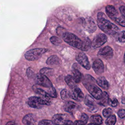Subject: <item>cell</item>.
<instances>
[{
    "mask_svg": "<svg viewBox=\"0 0 125 125\" xmlns=\"http://www.w3.org/2000/svg\"><path fill=\"white\" fill-rule=\"evenodd\" d=\"M83 41L82 50L87 51L91 45V42L88 38H85Z\"/></svg>",
    "mask_w": 125,
    "mask_h": 125,
    "instance_id": "484cf974",
    "label": "cell"
},
{
    "mask_svg": "<svg viewBox=\"0 0 125 125\" xmlns=\"http://www.w3.org/2000/svg\"><path fill=\"white\" fill-rule=\"evenodd\" d=\"M105 15L102 12L97 15V23L99 27L104 32L109 35L117 34L119 28L114 24L107 20Z\"/></svg>",
    "mask_w": 125,
    "mask_h": 125,
    "instance_id": "6da1fadb",
    "label": "cell"
},
{
    "mask_svg": "<svg viewBox=\"0 0 125 125\" xmlns=\"http://www.w3.org/2000/svg\"><path fill=\"white\" fill-rule=\"evenodd\" d=\"M125 31H123L122 32H121L119 34L116 35V40L120 42H124L125 41Z\"/></svg>",
    "mask_w": 125,
    "mask_h": 125,
    "instance_id": "f1b7e54d",
    "label": "cell"
},
{
    "mask_svg": "<svg viewBox=\"0 0 125 125\" xmlns=\"http://www.w3.org/2000/svg\"><path fill=\"white\" fill-rule=\"evenodd\" d=\"M77 108V104L72 101L67 102L64 105V110L67 112L72 113Z\"/></svg>",
    "mask_w": 125,
    "mask_h": 125,
    "instance_id": "d6986e66",
    "label": "cell"
},
{
    "mask_svg": "<svg viewBox=\"0 0 125 125\" xmlns=\"http://www.w3.org/2000/svg\"><path fill=\"white\" fill-rule=\"evenodd\" d=\"M118 115L121 118H124L125 116V111L124 109H120L118 112Z\"/></svg>",
    "mask_w": 125,
    "mask_h": 125,
    "instance_id": "8d00e7d4",
    "label": "cell"
},
{
    "mask_svg": "<svg viewBox=\"0 0 125 125\" xmlns=\"http://www.w3.org/2000/svg\"><path fill=\"white\" fill-rule=\"evenodd\" d=\"M87 125H96V124H95L94 123H90V124H88Z\"/></svg>",
    "mask_w": 125,
    "mask_h": 125,
    "instance_id": "b9f144b4",
    "label": "cell"
},
{
    "mask_svg": "<svg viewBox=\"0 0 125 125\" xmlns=\"http://www.w3.org/2000/svg\"><path fill=\"white\" fill-rule=\"evenodd\" d=\"M98 56L105 59H111L113 56V50L111 47L106 46L99 51Z\"/></svg>",
    "mask_w": 125,
    "mask_h": 125,
    "instance_id": "30bf717a",
    "label": "cell"
},
{
    "mask_svg": "<svg viewBox=\"0 0 125 125\" xmlns=\"http://www.w3.org/2000/svg\"><path fill=\"white\" fill-rule=\"evenodd\" d=\"M107 37L104 34H99L97 35L93 39L91 42L92 47L96 49L102 46L107 41Z\"/></svg>",
    "mask_w": 125,
    "mask_h": 125,
    "instance_id": "52a82bcc",
    "label": "cell"
},
{
    "mask_svg": "<svg viewBox=\"0 0 125 125\" xmlns=\"http://www.w3.org/2000/svg\"><path fill=\"white\" fill-rule=\"evenodd\" d=\"M125 17L122 16V15L121 17H118V18L115 21V22H117L119 25L122 26L123 27H125Z\"/></svg>",
    "mask_w": 125,
    "mask_h": 125,
    "instance_id": "1f68e13d",
    "label": "cell"
},
{
    "mask_svg": "<svg viewBox=\"0 0 125 125\" xmlns=\"http://www.w3.org/2000/svg\"><path fill=\"white\" fill-rule=\"evenodd\" d=\"M85 124L83 123L82 121H76L73 123V125H85Z\"/></svg>",
    "mask_w": 125,
    "mask_h": 125,
    "instance_id": "ab89813d",
    "label": "cell"
},
{
    "mask_svg": "<svg viewBox=\"0 0 125 125\" xmlns=\"http://www.w3.org/2000/svg\"><path fill=\"white\" fill-rule=\"evenodd\" d=\"M90 120L92 123L98 125L102 124L103 123V119L99 115H92L90 118Z\"/></svg>",
    "mask_w": 125,
    "mask_h": 125,
    "instance_id": "cb8c5ba5",
    "label": "cell"
},
{
    "mask_svg": "<svg viewBox=\"0 0 125 125\" xmlns=\"http://www.w3.org/2000/svg\"><path fill=\"white\" fill-rule=\"evenodd\" d=\"M92 68L98 75H100L104 71V65L103 62L100 59H95L92 64Z\"/></svg>",
    "mask_w": 125,
    "mask_h": 125,
    "instance_id": "7c38bea8",
    "label": "cell"
},
{
    "mask_svg": "<svg viewBox=\"0 0 125 125\" xmlns=\"http://www.w3.org/2000/svg\"><path fill=\"white\" fill-rule=\"evenodd\" d=\"M108 103L111 106L116 107L118 104V100L115 98L112 99L109 98L108 101Z\"/></svg>",
    "mask_w": 125,
    "mask_h": 125,
    "instance_id": "836d02e7",
    "label": "cell"
},
{
    "mask_svg": "<svg viewBox=\"0 0 125 125\" xmlns=\"http://www.w3.org/2000/svg\"><path fill=\"white\" fill-rule=\"evenodd\" d=\"M62 36L63 40L66 43L71 46L82 50L83 41L80 39L75 35L69 32H65L62 35Z\"/></svg>",
    "mask_w": 125,
    "mask_h": 125,
    "instance_id": "7a4b0ae2",
    "label": "cell"
},
{
    "mask_svg": "<svg viewBox=\"0 0 125 125\" xmlns=\"http://www.w3.org/2000/svg\"><path fill=\"white\" fill-rule=\"evenodd\" d=\"M120 11L121 12L122 15L125 17V6L124 5L121 6L120 7Z\"/></svg>",
    "mask_w": 125,
    "mask_h": 125,
    "instance_id": "f35d334b",
    "label": "cell"
},
{
    "mask_svg": "<svg viewBox=\"0 0 125 125\" xmlns=\"http://www.w3.org/2000/svg\"><path fill=\"white\" fill-rule=\"evenodd\" d=\"M50 40L52 44L56 45H59L62 42L61 40L56 36H52V37L50 38Z\"/></svg>",
    "mask_w": 125,
    "mask_h": 125,
    "instance_id": "f546056e",
    "label": "cell"
},
{
    "mask_svg": "<svg viewBox=\"0 0 125 125\" xmlns=\"http://www.w3.org/2000/svg\"><path fill=\"white\" fill-rule=\"evenodd\" d=\"M72 74H73V78L75 82L76 83H79L82 78V75L79 70L76 68L75 67H73V70H72Z\"/></svg>",
    "mask_w": 125,
    "mask_h": 125,
    "instance_id": "ffe728a7",
    "label": "cell"
},
{
    "mask_svg": "<svg viewBox=\"0 0 125 125\" xmlns=\"http://www.w3.org/2000/svg\"><path fill=\"white\" fill-rule=\"evenodd\" d=\"M93 98L89 95H87L84 99V104L87 105L89 109L92 111H95L96 106Z\"/></svg>",
    "mask_w": 125,
    "mask_h": 125,
    "instance_id": "e0dca14e",
    "label": "cell"
},
{
    "mask_svg": "<svg viewBox=\"0 0 125 125\" xmlns=\"http://www.w3.org/2000/svg\"><path fill=\"white\" fill-rule=\"evenodd\" d=\"M105 12L107 16L112 20L115 21L118 18V13L115 8L112 5H107L105 7Z\"/></svg>",
    "mask_w": 125,
    "mask_h": 125,
    "instance_id": "5bb4252c",
    "label": "cell"
},
{
    "mask_svg": "<svg viewBox=\"0 0 125 125\" xmlns=\"http://www.w3.org/2000/svg\"><path fill=\"white\" fill-rule=\"evenodd\" d=\"M95 83H86L84 84V85L93 97L97 100H99L103 95V92Z\"/></svg>",
    "mask_w": 125,
    "mask_h": 125,
    "instance_id": "5b68a950",
    "label": "cell"
},
{
    "mask_svg": "<svg viewBox=\"0 0 125 125\" xmlns=\"http://www.w3.org/2000/svg\"><path fill=\"white\" fill-rule=\"evenodd\" d=\"M26 74H27V75L28 77L30 78V77H33V76H34V72L32 70V69L31 68H28L27 69V72H26Z\"/></svg>",
    "mask_w": 125,
    "mask_h": 125,
    "instance_id": "74e56055",
    "label": "cell"
},
{
    "mask_svg": "<svg viewBox=\"0 0 125 125\" xmlns=\"http://www.w3.org/2000/svg\"><path fill=\"white\" fill-rule=\"evenodd\" d=\"M77 61L84 68L89 70L90 68V64L86 55L82 52L78 53L76 57Z\"/></svg>",
    "mask_w": 125,
    "mask_h": 125,
    "instance_id": "9c48e42d",
    "label": "cell"
},
{
    "mask_svg": "<svg viewBox=\"0 0 125 125\" xmlns=\"http://www.w3.org/2000/svg\"><path fill=\"white\" fill-rule=\"evenodd\" d=\"M48 95L52 98H56L57 97V92L55 88L52 86V87L48 88V90L47 92Z\"/></svg>",
    "mask_w": 125,
    "mask_h": 125,
    "instance_id": "83f0119b",
    "label": "cell"
},
{
    "mask_svg": "<svg viewBox=\"0 0 125 125\" xmlns=\"http://www.w3.org/2000/svg\"><path fill=\"white\" fill-rule=\"evenodd\" d=\"M113 111L110 108H106L103 110V115L104 117L107 118L112 115Z\"/></svg>",
    "mask_w": 125,
    "mask_h": 125,
    "instance_id": "4dcf8cb0",
    "label": "cell"
},
{
    "mask_svg": "<svg viewBox=\"0 0 125 125\" xmlns=\"http://www.w3.org/2000/svg\"><path fill=\"white\" fill-rule=\"evenodd\" d=\"M52 121L49 120H42L38 124V125H53Z\"/></svg>",
    "mask_w": 125,
    "mask_h": 125,
    "instance_id": "e575fe53",
    "label": "cell"
},
{
    "mask_svg": "<svg viewBox=\"0 0 125 125\" xmlns=\"http://www.w3.org/2000/svg\"><path fill=\"white\" fill-rule=\"evenodd\" d=\"M69 95L72 99L78 102L82 101L84 98L83 92L77 86L71 88V91L69 92Z\"/></svg>",
    "mask_w": 125,
    "mask_h": 125,
    "instance_id": "ba28073f",
    "label": "cell"
},
{
    "mask_svg": "<svg viewBox=\"0 0 125 125\" xmlns=\"http://www.w3.org/2000/svg\"><path fill=\"white\" fill-rule=\"evenodd\" d=\"M15 125V122L14 121H9L5 125Z\"/></svg>",
    "mask_w": 125,
    "mask_h": 125,
    "instance_id": "60d3db41",
    "label": "cell"
},
{
    "mask_svg": "<svg viewBox=\"0 0 125 125\" xmlns=\"http://www.w3.org/2000/svg\"><path fill=\"white\" fill-rule=\"evenodd\" d=\"M27 104L31 107L39 109L42 108L43 105H50L51 103V101L46 100L41 97L31 96L27 100Z\"/></svg>",
    "mask_w": 125,
    "mask_h": 125,
    "instance_id": "3957f363",
    "label": "cell"
},
{
    "mask_svg": "<svg viewBox=\"0 0 125 125\" xmlns=\"http://www.w3.org/2000/svg\"><path fill=\"white\" fill-rule=\"evenodd\" d=\"M65 81L67 84L71 88L76 86V83H75L73 77L70 75H68L65 77Z\"/></svg>",
    "mask_w": 125,
    "mask_h": 125,
    "instance_id": "603a6c76",
    "label": "cell"
},
{
    "mask_svg": "<svg viewBox=\"0 0 125 125\" xmlns=\"http://www.w3.org/2000/svg\"><path fill=\"white\" fill-rule=\"evenodd\" d=\"M108 95L107 93L106 92H104L103 93V95L100 99H99V101L98 102V104L103 105V106H105L108 103Z\"/></svg>",
    "mask_w": 125,
    "mask_h": 125,
    "instance_id": "7402d4cb",
    "label": "cell"
},
{
    "mask_svg": "<svg viewBox=\"0 0 125 125\" xmlns=\"http://www.w3.org/2000/svg\"><path fill=\"white\" fill-rule=\"evenodd\" d=\"M47 51V49L42 48L32 49L27 51L24 54V57L28 61H36L40 59L42 55Z\"/></svg>",
    "mask_w": 125,
    "mask_h": 125,
    "instance_id": "277c9868",
    "label": "cell"
},
{
    "mask_svg": "<svg viewBox=\"0 0 125 125\" xmlns=\"http://www.w3.org/2000/svg\"><path fill=\"white\" fill-rule=\"evenodd\" d=\"M35 81L37 84L48 88L53 86L52 83L47 76L41 74H38L36 76Z\"/></svg>",
    "mask_w": 125,
    "mask_h": 125,
    "instance_id": "8992f818",
    "label": "cell"
},
{
    "mask_svg": "<svg viewBox=\"0 0 125 125\" xmlns=\"http://www.w3.org/2000/svg\"><path fill=\"white\" fill-rule=\"evenodd\" d=\"M96 82L100 87L104 89H107L109 87L108 83L104 77L101 76L99 77Z\"/></svg>",
    "mask_w": 125,
    "mask_h": 125,
    "instance_id": "ac0fdd59",
    "label": "cell"
},
{
    "mask_svg": "<svg viewBox=\"0 0 125 125\" xmlns=\"http://www.w3.org/2000/svg\"><path fill=\"white\" fill-rule=\"evenodd\" d=\"M33 89L35 93H36L37 94L40 96V97L43 98L44 99H45L46 100L50 101V97L48 95L47 92H46L42 89L40 87H38L37 86L34 85L33 87Z\"/></svg>",
    "mask_w": 125,
    "mask_h": 125,
    "instance_id": "2e32d148",
    "label": "cell"
},
{
    "mask_svg": "<svg viewBox=\"0 0 125 125\" xmlns=\"http://www.w3.org/2000/svg\"><path fill=\"white\" fill-rule=\"evenodd\" d=\"M69 95V92L67 91V90L65 89H62L61 92V97L62 100H66L68 98Z\"/></svg>",
    "mask_w": 125,
    "mask_h": 125,
    "instance_id": "d6a6232c",
    "label": "cell"
},
{
    "mask_svg": "<svg viewBox=\"0 0 125 125\" xmlns=\"http://www.w3.org/2000/svg\"><path fill=\"white\" fill-rule=\"evenodd\" d=\"M67 115L62 114H55L52 119V122L55 125H64L67 120Z\"/></svg>",
    "mask_w": 125,
    "mask_h": 125,
    "instance_id": "4fadbf2b",
    "label": "cell"
},
{
    "mask_svg": "<svg viewBox=\"0 0 125 125\" xmlns=\"http://www.w3.org/2000/svg\"><path fill=\"white\" fill-rule=\"evenodd\" d=\"M60 62V59L56 55H52L49 57L46 62V63L48 65L59 64Z\"/></svg>",
    "mask_w": 125,
    "mask_h": 125,
    "instance_id": "44dd1931",
    "label": "cell"
},
{
    "mask_svg": "<svg viewBox=\"0 0 125 125\" xmlns=\"http://www.w3.org/2000/svg\"><path fill=\"white\" fill-rule=\"evenodd\" d=\"M123 104H124V98H123V102H122Z\"/></svg>",
    "mask_w": 125,
    "mask_h": 125,
    "instance_id": "7bdbcfd3",
    "label": "cell"
},
{
    "mask_svg": "<svg viewBox=\"0 0 125 125\" xmlns=\"http://www.w3.org/2000/svg\"><path fill=\"white\" fill-rule=\"evenodd\" d=\"M116 122V117L114 115H111L108 117L106 119L105 123L106 125H115Z\"/></svg>",
    "mask_w": 125,
    "mask_h": 125,
    "instance_id": "d4e9b609",
    "label": "cell"
},
{
    "mask_svg": "<svg viewBox=\"0 0 125 125\" xmlns=\"http://www.w3.org/2000/svg\"><path fill=\"white\" fill-rule=\"evenodd\" d=\"M83 26L85 29L89 33H92L96 30V25L92 19L90 17L86 18L83 22Z\"/></svg>",
    "mask_w": 125,
    "mask_h": 125,
    "instance_id": "8fae6325",
    "label": "cell"
},
{
    "mask_svg": "<svg viewBox=\"0 0 125 125\" xmlns=\"http://www.w3.org/2000/svg\"><path fill=\"white\" fill-rule=\"evenodd\" d=\"M53 72V69L50 68H43L40 70V74L45 76H48L52 74Z\"/></svg>",
    "mask_w": 125,
    "mask_h": 125,
    "instance_id": "4316f807",
    "label": "cell"
},
{
    "mask_svg": "<svg viewBox=\"0 0 125 125\" xmlns=\"http://www.w3.org/2000/svg\"><path fill=\"white\" fill-rule=\"evenodd\" d=\"M88 117L86 114L83 113L82 114V115L81 116V121H82L83 123H84L85 124H86V123L88 121Z\"/></svg>",
    "mask_w": 125,
    "mask_h": 125,
    "instance_id": "d590c367",
    "label": "cell"
},
{
    "mask_svg": "<svg viewBox=\"0 0 125 125\" xmlns=\"http://www.w3.org/2000/svg\"><path fill=\"white\" fill-rule=\"evenodd\" d=\"M36 121V117L32 113L26 115L22 119V123L25 125H35Z\"/></svg>",
    "mask_w": 125,
    "mask_h": 125,
    "instance_id": "9a60e30c",
    "label": "cell"
}]
</instances>
